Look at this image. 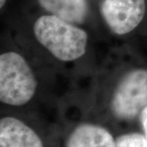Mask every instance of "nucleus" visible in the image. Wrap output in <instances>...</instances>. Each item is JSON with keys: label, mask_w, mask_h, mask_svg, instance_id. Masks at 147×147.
Wrapping results in <instances>:
<instances>
[{"label": "nucleus", "mask_w": 147, "mask_h": 147, "mask_svg": "<svg viewBox=\"0 0 147 147\" xmlns=\"http://www.w3.org/2000/svg\"><path fill=\"white\" fill-rule=\"evenodd\" d=\"M80 26L43 12L34 20L32 30L37 42L47 53L66 63L81 59L88 51L89 35Z\"/></svg>", "instance_id": "obj_1"}, {"label": "nucleus", "mask_w": 147, "mask_h": 147, "mask_svg": "<svg viewBox=\"0 0 147 147\" xmlns=\"http://www.w3.org/2000/svg\"><path fill=\"white\" fill-rule=\"evenodd\" d=\"M38 79L22 54L14 50L0 54V101L11 106L26 105L36 95Z\"/></svg>", "instance_id": "obj_2"}, {"label": "nucleus", "mask_w": 147, "mask_h": 147, "mask_svg": "<svg viewBox=\"0 0 147 147\" xmlns=\"http://www.w3.org/2000/svg\"><path fill=\"white\" fill-rule=\"evenodd\" d=\"M110 106L120 119H131L147 106V68L133 67L119 74L110 88Z\"/></svg>", "instance_id": "obj_3"}, {"label": "nucleus", "mask_w": 147, "mask_h": 147, "mask_svg": "<svg viewBox=\"0 0 147 147\" xmlns=\"http://www.w3.org/2000/svg\"><path fill=\"white\" fill-rule=\"evenodd\" d=\"M97 9L110 31L124 36L134 31L144 21L147 0H98Z\"/></svg>", "instance_id": "obj_4"}, {"label": "nucleus", "mask_w": 147, "mask_h": 147, "mask_svg": "<svg viewBox=\"0 0 147 147\" xmlns=\"http://www.w3.org/2000/svg\"><path fill=\"white\" fill-rule=\"evenodd\" d=\"M40 10L82 26L92 13V0H34Z\"/></svg>", "instance_id": "obj_5"}, {"label": "nucleus", "mask_w": 147, "mask_h": 147, "mask_svg": "<svg viewBox=\"0 0 147 147\" xmlns=\"http://www.w3.org/2000/svg\"><path fill=\"white\" fill-rule=\"evenodd\" d=\"M1 147H43L40 137L23 121L14 117L0 120Z\"/></svg>", "instance_id": "obj_6"}, {"label": "nucleus", "mask_w": 147, "mask_h": 147, "mask_svg": "<svg viewBox=\"0 0 147 147\" xmlns=\"http://www.w3.org/2000/svg\"><path fill=\"white\" fill-rule=\"evenodd\" d=\"M67 147H116V143L110 131L104 127L82 124L69 135Z\"/></svg>", "instance_id": "obj_7"}, {"label": "nucleus", "mask_w": 147, "mask_h": 147, "mask_svg": "<svg viewBox=\"0 0 147 147\" xmlns=\"http://www.w3.org/2000/svg\"><path fill=\"white\" fill-rule=\"evenodd\" d=\"M116 147H147L145 135L140 133H127L119 137L115 140Z\"/></svg>", "instance_id": "obj_8"}, {"label": "nucleus", "mask_w": 147, "mask_h": 147, "mask_svg": "<svg viewBox=\"0 0 147 147\" xmlns=\"http://www.w3.org/2000/svg\"><path fill=\"white\" fill-rule=\"evenodd\" d=\"M140 119H141V122H142V128L144 131L145 137L147 140V106L142 111V113L140 115Z\"/></svg>", "instance_id": "obj_9"}, {"label": "nucleus", "mask_w": 147, "mask_h": 147, "mask_svg": "<svg viewBox=\"0 0 147 147\" xmlns=\"http://www.w3.org/2000/svg\"><path fill=\"white\" fill-rule=\"evenodd\" d=\"M7 1L8 0H0V9L1 10H3V9L5 8L6 5L7 3Z\"/></svg>", "instance_id": "obj_10"}]
</instances>
